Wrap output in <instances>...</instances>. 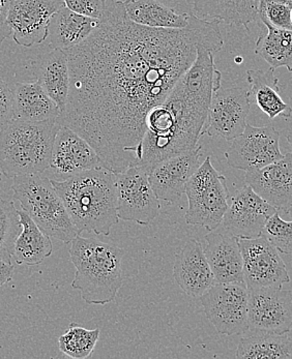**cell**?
Listing matches in <instances>:
<instances>
[{
	"label": "cell",
	"mask_w": 292,
	"mask_h": 359,
	"mask_svg": "<svg viewBox=\"0 0 292 359\" xmlns=\"http://www.w3.org/2000/svg\"><path fill=\"white\" fill-rule=\"evenodd\" d=\"M200 302L218 334L234 336L249 332L246 283H215L200 296Z\"/></svg>",
	"instance_id": "8"
},
{
	"label": "cell",
	"mask_w": 292,
	"mask_h": 359,
	"mask_svg": "<svg viewBox=\"0 0 292 359\" xmlns=\"http://www.w3.org/2000/svg\"><path fill=\"white\" fill-rule=\"evenodd\" d=\"M267 32L256 42L255 53L276 69L286 67L292 73V30L267 26Z\"/></svg>",
	"instance_id": "29"
},
{
	"label": "cell",
	"mask_w": 292,
	"mask_h": 359,
	"mask_svg": "<svg viewBox=\"0 0 292 359\" xmlns=\"http://www.w3.org/2000/svg\"><path fill=\"white\" fill-rule=\"evenodd\" d=\"M63 6V0H13L8 24L15 42L27 48L45 42L50 20Z\"/></svg>",
	"instance_id": "15"
},
{
	"label": "cell",
	"mask_w": 292,
	"mask_h": 359,
	"mask_svg": "<svg viewBox=\"0 0 292 359\" xmlns=\"http://www.w3.org/2000/svg\"><path fill=\"white\" fill-rule=\"evenodd\" d=\"M21 230L20 215L15 202L0 198V259L12 261Z\"/></svg>",
	"instance_id": "31"
},
{
	"label": "cell",
	"mask_w": 292,
	"mask_h": 359,
	"mask_svg": "<svg viewBox=\"0 0 292 359\" xmlns=\"http://www.w3.org/2000/svg\"><path fill=\"white\" fill-rule=\"evenodd\" d=\"M76 47L69 60L67 105L58 121L85 139L113 173L136 165L145 121L191 67L201 46L224 45L218 20L193 14L182 29L152 28L126 18L123 4Z\"/></svg>",
	"instance_id": "1"
},
{
	"label": "cell",
	"mask_w": 292,
	"mask_h": 359,
	"mask_svg": "<svg viewBox=\"0 0 292 359\" xmlns=\"http://www.w3.org/2000/svg\"><path fill=\"white\" fill-rule=\"evenodd\" d=\"M69 10L103 21L117 6V0H63Z\"/></svg>",
	"instance_id": "34"
},
{
	"label": "cell",
	"mask_w": 292,
	"mask_h": 359,
	"mask_svg": "<svg viewBox=\"0 0 292 359\" xmlns=\"http://www.w3.org/2000/svg\"><path fill=\"white\" fill-rule=\"evenodd\" d=\"M117 175V215L123 221L147 226L161 212L148 174L138 167H130Z\"/></svg>",
	"instance_id": "9"
},
{
	"label": "cell",
	"mask_w": 292,
	"mask_h": 359,
	"mask_svg": "<svg viewBox=\"0 0 292 359\" xmlns=\"http://www.w3.org/2000/svg\"><path fill=\"white\" fill-rule=\"evenodd\" d=\"M14 118L23 121L58 119L60 109L36 80L18 82L13 87Z\"/></svg>",
	"instance_id": "23"
},
{
	"label": "cell",
	"mask_w": 292,
	"mask_h": 359,
	"mask_svg": "<svg viewBox=\"0 0 292 359\" xmlns=\"http://www.w3.org/2000/svg\"><path fill=\"white\" fill-rule=\"evenodd\" d=\"M19 215L22 230L15 243L13 259L19 265L34 266L41 264L53 252L51 238L36 225L27 212L21 210Z\"/></svg>",
	"instance_id": "27"
},
{
	"label": "cell",
	"mask_w": 292,
	"mask_h": 359,
	"mask_svg": "<svg viewBox=\"0 0 292 359\" xmlns=\"http://www.w3.org/2000/svg\"><path fill=\"white\" fill-rule=\"evenodd\" d=\"M21 210L50 237L71 243L80 235L51 180L43 174L16 176L11 187Z\"/></svg>",
	"instance_id": "6"
},
{
	"label": "cell",
	"mask_w": 292,
	"mask_h": 359,
	"mask_svg": "<svg viewBox=\"0 0 292 359\" xmlns=\"http://www.w3.org/2000/svg\"><path fill=\"white\" fill-rule=\"evenodd\" d=\"M287 141H288L289 144H291V147L292 148V128L291 130H289L288 133H287L286 136Z\"/></svg>",
	"instance_id": "39"
},
{
	"label": "cell",
	"mask_w": 292,
	"mask_h": 359,
	"mask_svg": "<svg viewBox=\"0 0 292 359\" xmlns=\"http://www.w3.org/2000/svg\"><path fill=\"white\" fill-rule=\"evenodd\" d=\"M185 194L189 204L185 215L187 225L200 226L208 232L220 227L230 206V193L225 176L215 169L211 156L190 178Z\"/></svg>",
	"instance_id": "7"
},
{
	"label": "cell",
	"mask_w": 292,
	"mask_h": 359,
	"mask_svg": "<svg viewBox=\"0 0 292 359\" xmlns=\"http://www.w3.org/2000/svg\"><path fill=\"white\" fill-rule=\"evenodd\" d=\"M32 72L34 80L42 85L62 112L67 105L71 82L67 53L60 49L46 52L32 62Z\"/></svg>",
	"instance_id": "21"
},
{
	"label": "cell",
	"mask_w": 292,
	"mask_h": 359,
	"mask_svg": "<svg viewBox=\"0 0 292 359\" xmlns=\"http://www.w3.org/2000/svg\"><path fill=\"white\" fill-rule=\"evenodd\" d=\"M247 80L251 86V101H254L270 119L274 121L277 117L288 119L291 116L292 108L281 97L280 85L272 67L267 71L249 69Z\"/></svg>",
	"instance_id": "25"
},
{
	"label": "cell",
	"mask_w": 292,
	"mask_h": 359,
	"mask_svg": "<svg viewBox=\"0 0 292 359\" xmlns=\"http://www.w3.org/2000/svg\"><path fill=\"white\" fill-rule=\"evenodd\" d=\"M249 332L288 334L292 328V292L282 287L248 288Z\"/></svg>",
	"instance_id": "10"
},
{
	"label": "cell",
	"mask_w": 292,
	"mask_h": 359,
	"mask_svg": "<svg viewBox=\"0 0 292 359\" xmlns=\"http://www.w3.org/2000/svg\"><path fill=\"white\" fill-rule=\"evenodd\" d=\"M14 119L13 88L0 77V133Z\"/></svg>",
	"instance_id": "35"
},
{
	"label": "cell",
	"mask_w": 292,
	"mask_h": 359,
	"mask_svg": "<svg viewBox=\"0 0 292 359\" xmlns=\"http://www.w3.org/2000/svg\"><path fill=\"white\" fill-rule=\"evenodd\" d=\"M14 276V265L12 261L0 259V288L10 283Z\"/></svg>",
	"instance_id": "37"
},
{
	"label": "cell",
	"mask_w": 292,
	"mask_h": 359,
	"mask_svg": "<svg viewBox=\"0 0 292 359\" xmlns=\"http://www.w3.org/2000/svg\"><path fill=\"white\" fill-rule=\"evenodd\" d=\"M173 276L180 288L191 297H200L215 284L201 243L190 239L175 255Z\"/></svg>",
	"instance_id": "19"
},
{
	"label": "cell",
	"mask_w": 292,
	"mask_h": 359,
	"mask_svg": "<svg viewBox=\"0 0 292 359\" xmlns=\"http://www.w3.org/2000/svg\"><path fill=\"white\" fill-rule=\"evenodd\" d=\"M202 147L198 145L190 151L167 158L154 165L147 172L152 190L160 201L174 204L186 191L187 184L202 164Z\"/></svg>",
	"instance_id": "16"
},
{
	"label": "cell",
	"mask_w": 292,
	"mask_h": 359,
	"mask_svg": "<svg viewBox=\"0 0 292 359\" xmlns=\"http://www.w3.org/2000/svg\"><path fill=\"white\" fill-rule=\"evenodd\" d=\"M291 21H292V8H291Z\"/></svg>",
	"instance_id": "42"
},
{
	"label": "cell",
	"mask_w": 292,
	"mask_h": 359,
	"mask_svg": "<svg viewBox=\"0 0 292 359\" xmlns=\"http://www.w3.org/2000/svg\"><path fill=\"white\" fill-rule=\"evenodd\" d=\"M271 1L280 2V4H285L292 8V0H271Z\"/></svg>",
	"instance_id": "38"
},
{
	"label": "cell",
	"mask_w": 292,
	"mask_h": 359,
	"mask_svg": "<svg viewBox=\"0 0 292 359\" xmlns=\"http://www.w3.org/2000/svg\"><path fill=\"white\" fill-rule=\"evenodd\" d=\"M101 23L99 19L78 14L63 6L50 20L48 46L51 49L67 51L84 42L100 27Z\"/></svg>",
	"instance_id": "22"
},
{
	"label": "cell",
	"mask_w": 292,
	"mask_h": 359,
	"mask_svg": "<svg viewBox=\"0 0 292 359\" xmlns=\"http://www.w3.org/2000/svg\"><path fill=\"white\" fill-rule=\"evenodd\" d=\"M280 133L272 126L257 128L246 126L243 134L233 139L225 156L232 168L252 171L263 168L283 158Z\"/></svg>",
	"instance_id": "13"
},
{
	"label": "cell",
	"mask_w": 292,
	"mask_h": 359,
	"mask_svg": "<svg viewBox=\"0 0 292 359\" xmlns=\"http://www.w3.org/2000/svg\"><path fill=\"white\" fill-rule=\"evenodd\" d=\"M258 17L265 26L292 30L291 6L271 0L259 1Z\"/></svg>",
	"instance_id": "33"
},
{
	"label": "cell",
	"mask_w": 292,
	"mask_h": 359,
	"mask_svg": "<svg viewBox=\"0 0 292 359\" xmlns=\"http://www.w3.org/2000/svg\"><path fill=\"white\" fill-rule=\"evenodd\" d=\"M100 330H87L77 323H71L67 332L58 339L60 350L74 359L91 358L99 341Z\"/></svg>",
	"instance_id": "30"
},
{
	"label": "cell",
	"mask_w": 292,
	"mask_h": 359,
	"mask_svg": "<svg viewBox=\"0 0 292 359\" xmlns=\"http://www.w3.org/2000/svg\"><path fill=\"white\" fill-rule=\"evenodd\" d=\"M249 90L231 87L215 91L209 105L204 135L226 141L243 134L251 108Z\"/></svg>",
	"instance_id": "11"
},
{
	"label": "cell",
	"mask_w": 292,
	"mask_h": 359,
	"mask_svg": "<svg viewBox=\"0 0 292 359\" xmlns=\"http://www.w3.org/2000/svg\"><path fill=\"white\" fill-rule=\"evenodd\" d=\"M128 20L152 28L182 29L191 24L193 14H178L158 0H125L121 1Z\"/></svg>",
	"instance_id": "24"
},
{
	"label": "cell",
	"mask_w": 292,
	"mask_h": 359,
	"mask_svg": "<svg viewBox=\"0 0 292 359\" xmlns=\"http://www.w3.org/2000/svg\"><path fill=\"white\" fill-rule=\"evenodd\" d=\"M2 175H4V174H2V172L0 171V182H1L2 180Z\"/></svg>",
	"instance_id": "40"
},
{
	"label": "cell",
	"mask_w": 292,
	"mask_h": 359,
	"mask_svg": "<svg viewBox=\"0 0 292 359\" xmlns=\"http://www.w3.org/2000/svg\"><path fill=\"white\" fill-rule=\"evenodd\" d=\"M58 119L23 121L14 119L0 133V171L6 177L44 174L50 168Z\"/></svg>",
	"instance_id": "5"
},
{
	"label": "cell",
	"mask_w": 292,
	"mask_h": 359,
	"mask_svg": "<svg viewBox=\"0 0 292 359\" xmlns=\"http://www.w3.org/2000/svg\"><path fill=\"white\" fill-rule=\"evenodd\" d=\"M244 263V278L248 288L282 287L291 282L280 252L265 235L256 238L239 239Z\"/></svg>",
	"instance_id": "12"
},
{
	"label": "cell",
	"mask_w": 292,
	"mask_h": 359,
	"mask_svg": "<svg viewBox=\"0 0 292 359\" xmlns=\"http://www.w3.org/2000/svg\"><path fill=\"white\" fill-rule=\"evenodd\" d=\"M245 182L278 212L289 213L292 208V151L263 168L246 172Z\"/></svg>",
	"instance_id": "18"
},
{
	"label": "cell",
	"mask_w": 292,
	"mask_h": 359,
	"mask_svg": "<svg viewBox=\"0 0 292 359\" xmlns=\"http://www.w3.org/2000/svg\"><path fill=\"white\" fill-rule=\"evenodd\" d=\"M204 249L217 283H245L244 263L239 238L219 228L206 236Z\"/></svg>",
	"instance_id": "20"
},
{
	"label": "cell",
	"mask_w": 292,
	"mask_h": 359,
	"mask_svg": "<svg viewBox=\"0 0 292 359\" xmlns=\"http://www.w3.org/2000/svg\"><path fill=\"white\" fill-rule=\"evenodd\" d=\"M260 0H191L194 14L206 20L248 27L258 17Z\"/></svg>",
	"instance_id": "26"
},
{
	"label": "cell",
	"mask_w": 292,
	"mask_h": 359,
	"mask_svg": "<svg viewBox=\"0 0 292 359\" xmlns=\"http://www.w3.org/2000/svg\"><path fill=\"white\" fill-rule=\"evenodd\" d=\"M221 82V72L213 62L196 60L164 102L148 113L135 167L147 173L158 163L197 147Z\"/></svg>",
	"instance_id": "2"
},
{
	"label": "cell",
	"mask_w": 292,
	"mask_h": 359,
	"mask_svg": "<svg viewBox=\"0 0 292 359\" xmlns=\"http://www.w3.org/2000/svg\"><path fill=\"white\" fill-rule=\"evenodd\" d=\"M51 182L80 234L110 235L119 219L115 173L95 168Z\"/></svg>",
	"instance_id": "3"
},
{
	"label": "cell",
	"mask_w": 292,
	"mask_h": 359,
	"mask_svg": "<svg viewBox=\"0 0 292 359\" xmlns=\"http://www.w3.org/2000/svg\"><path fill=\"white\" fill-rule=\"evenodd\" d=\"M263 235L281 253L292 255V221L281 219L279 212L270 217L265 224Z\"/></svg>",
	"instance_id": "32"
},
{
	"label": "cell",
	"mask_w": 292,
	"mask_h": 359,
	"mask_svg": "<svg viewBox=\"0 0 292 359\" xmlns=\"http://www.w3.org/2000/svg\"><path fill=\"white\" fill-rule=\"evenodd\" d=\"M71 243L69 257L76 269L72 288L88 304L112 302L123 286L124 250L80 235Z\"/></svg>",
	"instance_id": "4"
},
{
	"label": "cell",
	"mask_w": 292,
	"mask_h": 359,
	"mask_svg": "<svg viewBox=\"0 0 292 359\" xmlns=\"http://www.w3.org/2000/svg\"><path fill=\"white\" fill-rule=\"evenodd\" d=\"M13 0H0V45L12 36V30L8 27V17Z\"/></svg>",
	"instance_id": "36"
},
{
	"label": "cell",
	"mask_w": 292,
	"mask_h": 359,
	"mask_svg": "<svg viewBox=\"0 0 292 359\" xmlns=\"http://www.w3.org/2000/svg\"><path fill=\"white\" fill-rule=\"evenodd\" d=\"M289 213H291V215L292 217V208H291V210H289Z\"/></svg>",
	"instance_id": "41"
},
{
	"label": "cell",
	"mask_w": 292,
	"mask_h": 359,
	"mask_svg": "<svg viewBox=\"0 0 292 359\" xmlns=\"http://www.w3.org/2000/svg\"><path fill=\"white\" fill-rule=\"evenodd\" d=\"M237 358L292 359V338L285 334L251 332L239 341Z\"/></svg>",
	"instance_id": "28"
},
{
	"label": "cell",
	"mask_w": 292,
	"mask_h": 359,
	"mask_svg": "<svg viewBox=\"0 0 292 359\" xmlns=\"http://www.w3.org/2000/svg\"><path fill=\"white\" fill-rule=\"evenodd\" d=\"M276 212L274 206L246 184L233 196L220 226L237 238H256L263 235L265 224Z\"/></svg>",
	"instance_id": "14"
},
{
	"label": "cell",
	"mask_w": 292,
	"mask_h": 359,
	"mask_svg": "<svg viewBox=\"0 0 292 359\" xmlns=\"http://www.w3.org/2000/svg\"><path fill=\"white\" fill-rule=\"evenodd\" d=\"M95 168L106 166L93 147L71 128L60 127L54 141L49 169L62 180Z\"/></svg>",
	"instance_id": "17"
}]
</instances>
